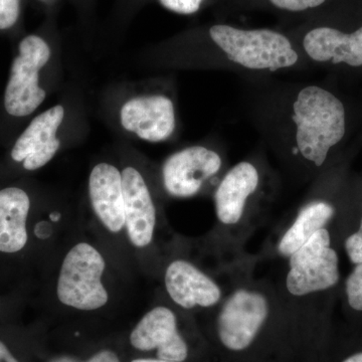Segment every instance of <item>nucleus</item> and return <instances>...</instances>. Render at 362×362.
I'll list each match as a JSON object with an SVG mask.
<instances>
[{
	"instance_id": "nucleus-1",
	"label": "nucleus",
	"mask_w": 362,
	"mask_h": 362,
	"mask_svg": "<svg viewBox=\"0 0 362 362\" xmlns=\"http://www.w3.org/2000/svg\"><path fill=\"white\" fill-rule=\"evenodd\" d=\"M296 142L300 153L316 166L323 165L333 146L346 131L345 109L332 93L318 86L300 90L293 105Z\"/></svg>"
},
{
	"instance_id": "nucleus-2",
	"label": "nucleus",
	"mask_w": 362,
	"mask_h": 362,
	"mask_svg": "<svg viewBox=\"0 0 362 362\" xmlns=\"http://www.w3.org/2000/svg\"><path fill=\"white\" fill-rule=\"evenodd\" d=\"M209 35L230 61L250 70L274 71L290 68L298 61L290 40L274 30L218 25L209 30Z\"/></svg>"
},
{
	"instance_id": "nucleus-3",
	"label": "nucleus",
	"mask_w": 362,
	"mask_h": 362,
	"mask_svg": "<svg viewBox=\"0 0 362 362\" xmlns=\"http://www.w3.org/2000/svg\"><path fill=\"white\" fill-rule=\"evenodd\" d=\"M105 267L103 257L94 247L87 243L76 245L62 264L57 286L59 301L84 311L105 306L109 299L102 284Z\"/></svg>"
},
{
	"instance_id": "nucleus-4",
	"label": "nucleus",
	"mask_w": 362,
	"mask_h": 362,
	"mask_svg": "<svg viewBox=\"0 0 362 362\" xmlns=\"http://www.w3.org/2000/svg\"><path fill=\"white\" fill-rule=\"evenodd\" d=\"M49 58L51 49L42 37L28 35L21 40L20 54L14 59L4 94V106L9 115H30L45 101L47 94L40 87L39 71Z\"/></svg>"
},
{
	"instance_id": "nucleus-5",
	"label": "nucleus",
	"mask_w": 362,
	"mask_h": 362,
	"mask_svg": "<svg viewBox=\"0 0 362 362\" xmlns=\"http://www.w3.org/2000/svg\"><path fill=\"white\" fill-rule=\"evenodd\" d=\"M330 242L328 230L321 228L290 256L286 284L292 295L305 296L337 284L338 256Z\"/></svg>"
},
{
	"instance_id": "nucleus-6",
	"label": "nucleus",
	"mask_w": 362,
	"mask_h": 362,
	"mask_svg": "<svg viewBox=\"0 0 362 362\" xmlns=\"http://www.w3.org/2000/svg\"><path fill=\"white\" fill-rule=\"evenodd\" d=\"M269 315V304L261 293L238 290L226 300L218 319V337L230 350L247 349Z\"/></svg>"
},
{
	"instance_id": "nucleus-7",
	"label": "nucleus",
	"mask_w": 362,
	"mask_h": 362,
	"mask_svg": "<svg viewBox=\"0 0 362 362\" xmlns=\"http://www.w3.org/2000/svg\"><path fill=\"white\" fill-rule=\"evenodd\" d=\"M216 152L202 146L188 147L173 154L163 165L164 187L169 194L189 197L197 194L204 181L220 170Z\"/></svg>"
},
{
	"instance_id": "nucleus-8",
	"label": "nucleus",
	"mask_w": 362,
	"mask_h": 362,
	"mask_svg": "<svg viewBox=\"0 0 362 362\" xmlns=\"http://www.w3.org/2000/svg\"><path fill=\"white\" fill-rule=\"evenodd\" d=\"M130 342L141 351L156 349L161 361L182 362L187 358V345L178 333L175 313L166 307H156L143 317L131 333Z\"/></svg>"
},
{
	"instance_id": "nucleus-9",
	"label": "nucleus",
	"mask_w": 362,
	"mask_h": 362,
	"mask_svg": "<svg viewBox=\"0 0 362 362\" xmlns=\"http://www.w3.org/2000/svg\"><path fill=\"white\" fill-rule=\"evenodd\" d=\"M64 117L65 110L61 105L35 117L14 144L11 151L13 160L23 162L26 170H35L49 163L61 145L57 131Z\"/></svg>"
},
{
	"instance_id": "nucleus-10",
	"label": "nucleus",
	"mask_w": 362,
	"mask_h": 362,
	"mask_svg": "<svg viewBox=\"0 0 362 362\" xmlns=\"http://www.w3.org/2000/svg\"><path fill=\"white\" fill-rule=\"evenodd\" d=\"M120 116L126 130L146 141H164L175 129V107L164 96L131 99L121 109Z\"/></svg>"
},
{
	"instance_id": "nucleus-11",
	"label": "nucleus",
	"mask_w": 362,
	"mask_h": 362,
	"mask_svg": "<svg viewBox=\"0 0 362 362\" xmlns=\"http://www.w3.org/2000/svg\"><path fill=\"white\" fill-rule=\"evenodd\" d=\"M122 190L125 226L134 246H148L153 239L156 211L148 187L139 171L124 169Z\"/></svg>"
},
{
	"instance_id": "nucleus-12",
	"label": "nucleus",
	"mask_w": 362,
	"mask_h": 362,
	"mask_svg": "<svg viewBox=\"0 0 362 362\" xmlns=\"http://www.w3.org/2000/svg\"><path fill=\"white\" fill-rule=\"evenodd\" d=\"M165 287L171 299L185 309L211 307L221 297V288L211 278L182 259L173 262L166 269Z\"/></svg>"
},
{
	"instance_id": "nucleus-13",
	"label": "nucleus",
	"mask_w": 362,
	"mask_h": 362,
	"mask_svg": "<svg viewBox=\"0 0 362 362\" xmlns=\"http://www.w3.org/2000/svg\"><path fill=\"white\" fill-rule=\"evenodd\" d=\"M90 202L95 214L112 233H119L125 226L122 175L115 166L100 163L90 173Z\"/></svg>"
},
{
	"instance_id": "nucleus-14",
	"label": "nucleus",
	"mask_w": 362,
	"mask_h": 362,
	"mask_svg": "<svg viewBox=\"0 0 362 362\" xmlns=\"http://www.w3.org/2000/svg\"><path fill=\"white\" fill-rule=\"evenodd\" d=\"M259 180L258 170L250 162H240L226 173L214 194L216 216L223 225L239 223Z\"/></svg>"
},
{
	"instance_id": "nucleus-15",
	"label": "nucleus",
	"mask_w": 362,
	"mask_h": 362,
	"mask_svg": "<svg viewBox=\"0 0 362 362\" xmlns=\"http://www.w3.org/2000/svg\"><path fill=\"white\" fill-rule=\"evenodd\" d=\"M304 49L316 62L362 66V26L352 33L332 28H317L304 37Z\"/></svg>"
},
{
	"instance_id": "nucleus-16",
	"label": "nucleus",
	"mask_w": 362,
	"mask_h": 362,
	"mask_svg": "<svg viewBox=\"0 0 362 362\" xmlns=\"http://www.w3.org/2000/svg\"><path fill=\"white\" fill-rule=\"evenodd\" d=\"M30 207V197L25 190L18 187L0 190V252L13 254L25 247Z\"/></svg>"
},
{
	"instance_id": "nucleus-17",
	"label": "nucleus",
	"mask_w": 362,
	"mask_h": 362,
	"mask_svg": "<svg viewBox=\"0 0 362 362\" xmlns=\"http://www.w3.org/2000/svg\"><path fill=\"white\" fill-rule=\"evenodd\" d=\"M334 207L325 202H313L303 207L294 223L283 235L279 252L290 257L303 246L314 233L318 232L332 218Z\"/></svg>"
},
{
	"instance_id": "nucleus-18",
	"label": "nucleus",
	"mask_w": 362,
	"mask_h": 362,
	"mask_svg": "<svg viewBox=\"0 0 362 362\" xmlns=\"http://www.w3.org/2000/svg\"><path fill=\"white\" fill-rule=\"evenodd\" d=\"M346 294L351 308L362 311V262L357 264L347 279Z\"/></svg>"
},
{
	"instance_id": "nucleus-19",
	"label": "nucleus",
	"mask_w": 362,
	"mask_h": 362,
	"mask_svg": "<svg viewBox=\"0 0 362 362\" xmlns=\"http://www.w3.org/2000/svg\"><path fill=\"white\" fill-rule=\"evenodd\" d=\"M21 0H0V30L14 25L20 16Z\"/></svg>"
},
{
	"instance_id": "nucleus-20",
	"label": "nucleus",
	"mask_w": 362,
	"mask_h": 362,
	"mask_svg": "<svg viewBox=\"0 0 362 362\" xmlns=\"http://www.w3.org/2000/svg\"><path fill=\"white\" fill-rule=\"evenodd\" d=\"M204 0H160L162 6L180 14L197 13Z\"/></svg>"
},
{
	"instance_id": "nucleus-21",
	"label": "nucleus",
	"mask_w": 362,
	"mask_h": 362,
	"mask_svg": "<svg viewBox=\"0 0 362 362\" xmlns=\"http://www.w3.org/2000/svg\"><path fill=\"white\" fill-rule=\"evenodd\" d=\"M276 7L289 11H303L321 6L326 0H270Z\"/></svg>"
},
{
	"instance_id": "nucleus-22",
	"label": "nucleus",
	"mask_w": 362,
	"mask_h": 362,
	"mask_svg": "<svg viewBox=\"0 0 362 362\" xmlns=\"http://www.w3.org/2000/svg\"><path fill=\"white\" fill-rule=\"evenodd\" d=\"M345 250L349 255L350 261L352 263L357 264L362 262V218L359 230L354 235H350L345 242Z\"/></svg>"
},
{
	"instance_id": "nucleus-23",
	"label": "nucleus",
	"mask_w": 362,
	"mask_h": 362,
	"mask_svg": "<svg viewBox=\"0 0 362 362\" xmlns=\"http://www.w3.org/2000/svg\"><path fill=\"white\" fill-rule=\"evenodd\" d=\"M49 362H120L115 352L110 350H103V351L98 352L97 354L90 357L89 361H80L73 357L61 356L52 359Z\"/></svg>"
},
{
	"instance_id": "nucleus-24",
	"label": "nucleus",
	"mask_w": 362,
	"mask_h": 362,
	"mask_svg": "<svg viewBox=\"0 0 362 362\" xmlns=\"http://www.w3.org/2000/svg\"><path fill=\"white\" fill-rule=\"evenodd\" d=\"M0 362H18L1 341H0Z\"/></svg>"
},
{
	"instance_id": "nucleus-25",
	"label": "nucleus",
	"mask_w": 362,
	"mask_h": 362,
	"mask_svg": "<svg viewBox=\"0 0 362 362\" xmlns=\"http://www.w3.org/2000/svg\"><path fill=\"white\" fill-rule=\"evenodd\" d=\"M343 362H362V352L354 354V356L349 357V358L345 359Z\"/></svg>"
},
{
	"instance_id": "nucleus-26",
	"label": "nucleus",
	"mask_w": 362,
	"mask_h": 362,
	"mask_svg": "<svg viewBox=\"0 0 362 362\" xmlns=\"http://www.w3.org/2000/svg\"><path fill=\"white\" fill-rule=\"evenodd\" d=\"M131 362H169V361H161V359H146V358H141V359H134V361H132Z\"/></svg>"
}]
</instances>
